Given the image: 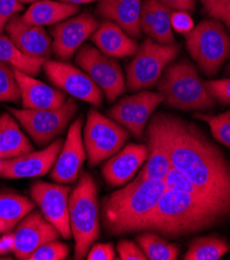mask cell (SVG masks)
<instances>
[{
    "label": "cell",
    "instance_id": "1",
    "mask_svg": "<svg viewBox=\"0 0 230 260\" xmlns=\"http://www.w3.org/2000/svg\"><path fill=\"white\" fill-rule=\"evenodd\" d=\"M169 149L171 164L193 183L230 205V165L193 123L170 114L153 116Z\"/></svg>",
    "mask_w": 230,
    "mask_h": 260
},
{
    "label": "cell",
    "instance_id": "2",
    "mask_svg": "<svg viewBox=\"0 0 230 260\" xmlns=\"http://www.w3.org/2000/svg\"><path fill=\"white\" fill-rule=\"evenodd\" d=\"M228 215L230 210L225 206L166 190L157 206L137 226L135 232L155 231L175 239L209 229Z\"/></svg>",
    "mask_w": 230,
    "mask_h": 260
},
{
    "label": "cell",
    "instance_id": "3",
    "mask_svg": "<svg viewBox=\"0 0 230 260\" xmlns=\"http://www.w3.org/2000/svg\"><path fill=\"white\" fill-rule=\"evenodd\" d=\"M165 191L164 179H142L137 175L132 183L104 199L102 214L106 229L116 236L135 232Z\"/></svg>",
    "mask_w": 230,
    "mask_h": 260
},
{
    "label": "cell",
    "instance_id": "4",
    "mask_svg": "<svg viewBox=\"0 0 230 260\" xmlns=\"http://www.w3.org/2000/svg\"><path fill=\"white\" fill-rule=\"evenodd\" d=\"M158 90L167 105L180 110H207L216 105L206 82L186 59L167 66L158 82Z\"/></svg>",
    "mask_w": 230,
    "mask_h": 260
},
{
    "label": "cell",
    "instance_id": "5",
    "mask_svg": "<svg viewBox=\"0 0 230 260\" xmlns=\"http://www.w3.org/2000/svg\"><path fill=\"white\" fill-rule=\"evenodd\" d=\"M69 215L75 240V259H83L100 237L97 189L94 179L87 172L81 174L70 195Z\"/></svg>",
    "mask_w": 230,
    "mask_h": 260
},
{
    "label": "cell",
    "instance_id": "6",
    "mask_svg": "<svg viewBox=\"0 0 230 260\" xmlns=\"http://www.w3.org/2000/svg\"><path fill=\"white\" fill-rule=\"evenodd\" d=\"M189 54L204 74L214 76L230 56V36L218 20H204L185 35Z\"/></svg>",
    "mask_w": 230,
    "mask_h": 260
},
{
    "label": "cell",
    "instance_id": "7",
    "mask_svg": "<svg viewBox=\"0 0 230 260\" xmlns=\"http://www.w3.org/2000/svg\"><path fill=\"white\" fill-rule=\"evenodd\" d=\"M178 44L163 45L146 40L138 47L134 58L126 69V85L137 91L151 88L161 79L163 72L180 53Z\"/></svg>",
    "mask_w": 230,
    "mask_h": 260
},
{
    "label": "cell",
    "instance_id": "8",
    "mask_svg": "<svg viewBox=\"0 0 230 260\" xmlns=\"http://www.w3.org/2000/svg\"><path fill=\"white\" fill-rule=\"evenodd\" d=\"M83 136L90 167L98 165L118 152L130 137L124 126L95 109L88 111Z\"/></svg>",
    "mask_w": 230,
    "mask_h": 260
},
{
    "label": "cell",
    "instance_id": "9",
    "mask_svg": "<svg viewBox=\"0 0 230 260\" xmlns=\"http://www.w3.org/2000/svg\"><path fill=\"white\" fill-rule=\"evenodd\" d=\"M77 109L78 106L76 102L73 98H70L57 108L41 110L10 108V112L37 145L48 146L64 131L75 116Z\"/></svg>",
    "mask_w": 230,
    "mask_h": 260
},
{
    "label": "cell",
    "instance_id": "10",
    "mask_svg": "<svg viewBox=\"0 0 230 260\" xmlns=\"http://www.w3.org/2000/svg\"><path fill=\"white\" fill-rule=\"evenodd\" d=\"M76 63L105 92L108 102H115L124 92L125 83L120 66L97 48L90 45L81 47L77 52Z\"/></svg>",
    "mask_w": 230,
    "mask_h": 260
},
{
    "label": "cell",
    "instance_id": "11",
    "mask_svg": "<svg viewBox=\"0 0 230 260\" xmlns=\"http://www.w3.org/2000/svg\"><path fill=\"white\" fill-rule=\"evenodd\" d=\"M43 68L48 79L64 92L95 107L103 106L102 89L85 72L67 62L54 60H46Z\"/></svg>",
    "mask_w": 230,
    "mask_h": 260
},
{
    "label": "cell",
    "instance_id": "12",
    "mask_svg": "<svg viewBox=\"0 0 230 260\" xmlns=\"http://www.w3.org/2000/svg\"><path fill=\"white\" fill-rule=\"evenodd\" d=\"M70 192V187L58 183L36 181L30 187L32 201L40 207L46 220L52 224L65 240L72 238L69 215Z\"/></svg>",
    "mask_w": 230,
    "mask_h": 260
},
{
    "label": "cell",
    "instance_id": "13",
    "mask_svg": "<svg viewBox=\"0 0 230 260\" xmlns=\"http://www.w3.org/2000/svg\"><path fill=\"white\" fill-rule=\"evenodd\" d=\"M97 27L96 19L87 13L56 24L51 31L53 37L52 50L55 55L61 60L71 59Z\"/></svg>",
    "mask_w": 230,
    "mask_h": 260
},
{
    "label": "cell",
    "instance_id": "14",
    "mask_svg": "<svg viewBox=\"0 0 230 260\" xmlns=\"http://www.w3.org/2000/svg\"><path fill=\"white\" fill-rule=\"evenodd\" d=\"M62 145V139H57L42 150L30 151L12 159L0 160V177L20 179L45 175L53 167Z\"/></svg>",
    "mask_w": 230,
    "mask_h": 260
},
{
    "label": "cell",
    "instance_id": "15",
    "mask_svg": "<svg viewBox=\"0 0 230 260\" xmlns=\"http://www.w3.org/2000/svg\"><path fill=\"white\" fill-rule=\"evenodd\" d=\"M82 117L77 118L70 126L65 142L51 171V178L58 184L75 183L86 159L82 141Z\"/></svg>",
    "mask_w": 230,
    "mask_h": 260
},
{
    "label": "cell",
    "instance_id": "16",
    "mask_svg": "<svg viewBox=\"0 0 230 260\" xmlns=\"http://www.w3.org/2000/svg\"><path fill=\"white\" fill-rule=\"evenodd\" d=\"M14 236L15 256L20 260H28L39 247L58 240L60 233L41 212L32 211L16 226Z\"/></svg>",
    "mask_w": 230,
    "mask_h": 260
},
{
    "label": "cell",
    "instance_id": "17",
    "mask_svg": "<svg viewBox=\"0 0 230 260\" xmlns=\"http://www.w3.org/2000/svg\"><path fill=\"white\" fill-rule=\"evenodd\" d=\"M8 37L25 54L46 58L52 52V40L43 26L30 25L15 15L7 24Z\"/></svg>",
    "mask_w": 230,
    "mask_h": 260
},
{
    "label": "cell",
    "instance_id": "18",
    "mask_svg": "<svg viewBox=\"0 0 230 260\" xmlns=\"http://www.w3.org/2000/svg\"><path fill=\"white\" fill-rule=\"evenodd\" d=\"M20 88L24 109L41 110L60 107L67 101V95L50 85L37 80L30 75L14 69Z\"/></svg>",
    "mask_w": 230,
    "mask_h": 260
},
{
    "label": "cell",
    "instance_id": "19",
    "mask_svg": "<svg viewBox=\"0 0 230 260\" xmlns=\"http://www.w3.org/2000/svg\"><path fill=\"white\" fill-rule=\"evenodd\" d=\"M147 159V146L144 144H127L112 157L102 169L105 180L110 186L125 185Z\"/></svg>",
    "mask_w": 230,
    "mask_h": 260
},
{
    "label": "cell",
    "instance_id": "20",
    "mask_svg": "<svg viewBox=\"0 0 230 260\" xmlns=\"http://www.w3.org/2000/svg\"><path fill=\"white\" fill-rule=\"evenodd\" d=\"M147 159L139 173L142 179H164L171 167L170 153L161 128L151 118L146 128Z\"/></svg>",
    "mask_w": 230,
    "mask_h": 260
},
{
    "label": "cell",
    "instance_id": "21",
    "mask_svg": "<svg viewBox=\"0 0 230 260\" xmlns=\"http://www.w3.org/2000/svg\"><path fill=\"white\" fill-rule=\"evenodd\" d=\"M141 0H97L96 11L102 16L117 24L131 38L141 36Z\"/></svg>",
    "mask_w": 230,
    "mask_h": 260
},
{
    "label": "cell",
    "instance_id": "22",
    "mask_svg": "<svg viewBox=\"0 0 230 260\" xmlns=\"http://www.w3.org/2000/svg\"><path fill=\"white\" fill-rule=\"evenodd\" d=\"M91 41L102 53L112 58L131 56L138 50L137 43L117 24L108 20L98 25Z\"/></svg>",
    "mask_w": 230,
    "mask_h": 260
},
{
    "label": "cell",
    "instance_id": "23",
    "mask_svg": "<svg viewBox=\"0 0 230 260\" xmlns=\"http://www.w3.org/2000/svg\"><path fill=\"white\" fill-rule=\"evenodd\" d=\"M30 151H34V146L21 131L14 115L0 114V160L16 158Z\"/></svg>",
    "mask_w": 230,
    "mask_h": 260
},
{
    "label": "cell",
    "instance_id": "24",
    "mask_svg": "<svg viewBox=\"0 0 230 260\" xmlns=\"http://www.w3.org/2000/svg\"><path fill=\"white\" fill-rule=\"evenodd\" d=\"M79 11V6L64 4L54 0H39L32 4L29 9L22 16V19L37 26L56 25Z\"/></svg>",
    "mask_w": 230,
    "mask_h": 260
},
{
    "label": "cell",
    "instance_id": "25",
    "mask_svg": "<svg viewBox=\"0 0 230 260\" xmlns=\"http://www.w3.org/2000/svg\"><path fill=\"white\" fill-rule=\"evenodd\" d=\"M36 207V203L16 192L0 190V235L11 232Z\"/></svg>",
    "mask_w": 230,
    "mask_h": 260
},
{
    "label": "cell",
    "instance_id": "26",
    "mask_svg": "<svg viewBox=\"0 0 230 260\" xmlns=\"http://www.w3.org/2000/svg\"><path fill=\"white\" fill-rule=\"evenodd\" d=\"M47 59L25 54L7 37L0 35V61L30 76L40 74Z\"/></svg>",
    "mask_w": 230,
    "mask_h": 260
},
{
    "label": "cell",
    "instance_id": "27",
    "mask_svg": "<svg viewBox=\"0 0 230 260\" xmlns=\"http://www.w3.org/2000/svg\"><path fill=\"white\" fill-rule=\"evenodd\" d=\"M164 183H165L167 191L188 194V195H191V196L201 199V200H206L211 203L225 206V207H227V209L230 210L229 204L220 200L219 198H217L210 192L198 187L185 173H183L182 171L175 168L172 164L164 178Z\"/></svg>",
    "mask_w": 230,
    "mask_h": 260
},
{
    "label": "cell",
    "instance_id": "28",
    "mask_svg": "<svg viewBox=\"0 0 230 260\" xmlns=\"http://www.w3.org/2000/svg\"><path fill=\"white\" fill-rule=\"evenodd\" d=\"M230 249V245L218 237L195 239L189 245L185 260H218Z\"/></svg>",
    "mask_w": 230,
    "mask_h": 260
},
{
    "label": "cell",
    "instance_id": "29",
    "mask_svg": "<svg viewBox=\"0 0 230 260\" xmlns=\"http://www.w3.org/2000/svg\"><path fill=\"white\" fill-rule=\"evenodd\" d=\"M137 242L149 260H175L180 254L175 245L166 242L153 231H145L138 236Z\"/></svg>",
    "mask_w": 230,
    "mask_h": 260
},
{
    "label": "cell",
    "instance_id": "30",
    "mask_svg": "<svg viewBox=\"0 0 230 260\" xmlns=\"http://www.w3.org/2000/svg\"><path fill=\"white\" fill-rule=\"evenodd\" d=\"M171 9L157 0H152V22L149 37L159 44L171 45L175 42L171 26Z\"/></svg>",
    "mask_w": 230,
    "mask_h": 260
},
{
    "label": "cell",
    "instance_id": "31",
    "mask_svg": "<svg viewBox=\"0 0 230 260\" xmlns=\"http://www.w3.org/2000/svg\"><path fill=\"white\" fill-rule=\"evenodd\" d=\"M139 93L140 99L136 108L133 124L130 128V132L137 139L143 136L148 118L153 113V111L157 109L160 104L164 102V98L160 92L143 90Z\"/></svg>",
    "mask_w": 230,
    "mask_h": 260
},
{
    "label": "cell",
    "instance_id": "32",
    "mask_svg": "<svg viewBox=\"0 0 230 260\" xmlns=\"http://www.w3.org/2000/svg\"><path fill=\"white\" fill-rule=\"evenodd\" d=\"M140 99V93L122 98L116 105H114L108 112V115L117 123L123 125L130 131L133 124L136 108Z\"/></svg>",
    "mask_w": 230,
    "mask_h": 260
},
{
    "label": "cell",
    "instance_id": "33",
    "mask_svg": "<svg viewBox=\"0 0 230 260\" xmlns=\"http://www.w3.org/2000/svg\"><path fill=\"white\" fill-rule=\"evenodd\" d=\"M20 100L21 93L14 69L0 61V103H18Z\"/></svg>",
    "mask_w": 230,
    "mask_h": 260
},
{
    "label": "cell",
    "instance_id": "34",
    "mask_svg": "<svg viewBox=\"0 0 230 260\" xmlns=\"http://www.w3.org/2000/svg\"><path fill=\"white\" fill-rule=\"evenodd\" d=\"M196 118L206 121L210 127L214 138L230 148V110L219 115H208L196 113Z\"/></svg>",
    "mask_w": 230,
    "mask_h": 260
},
{
    "label": "cell",
    "instance_id": "35",
    "mask_svg": "<svg viewBox=\"0 0 230 260\" xmlns=\"http://www.w3.org/2000/svg\"><path fill=\"white\" fill-rule=\"evenodd\" d=\"M70 253L69 247L58 240L48 242L39 247L28 260H63Z\"/></svg>",
    "mask_w": 230,
    "mask_h": 260
},
{
    "label": "cell",
    "instance_id": "36",
    "mask_svg": "<svg viewBox=\"0 0 230 260\" xmlns=\"http://www.w3.org/2000/svg\"><path fill=\"white\" fill-rule=\"evenodd\" d=\"M204 9L212 18L224 23L230 29V0H207Z\"/></svg>",
    "mask_w": 230,
    "mask_h": 260
},
{
    "label": "cell",
    "instance_id": "37",
    "mask_svg": "<svg viewBox=\"0 0 230 260\" xmlns=\"http://www.w3.org/2000/svg\"><path fill=\"white\" fill-rule=\"evenodd\" d=\"M206 85L216 101L223 105H230V78L229 79L213 80L206 82Z\"/></svg>",
    "mask_w": 230,
    "mask_h": 260
},
{
    "label": "cell",
    "instance_id": "38",
    "mask_svg": "<svg viewBox=\"0 0 230 260\" xmlns=\"http://www.w3.org/2000/svg\"><path fill=\"white\" fill-rule=\"evenodd\" d=\"M23 10L19 0H0V35L6 29L8 22Z\"/></svg>",
    "mask_w": 230,
    "mask_h": 260
},
{
    "label": "cell",
    "instance_id": "39",
    "mask_svg": "<svg viewBox=\"0 0 230 260\" xmlns=\"http://www.w3.org/2000/svg\"><path fill=\"white\" fill-rule=\"evenodd\" d=\"M117 252L121 260H146L147 257L135 243L123 240L117 245Z\"/></svg>",
    "mask_w": 230,
    "mask_h": 260
},
{
    "label": "cell",
    "instance_id": "40",
    "mask_svg": "<svg viewBox=\"0 0 230 260\" xmlns=\"http://www.w3.org/2000/svg\"><path fill=\"white\" fill-rule=\"evenodd\" d=\"M171 26L175 31L186 35L194 28V22L189 13L174 11L171 14Z\"/></svg>",
    "mask_w": 230,
    "mask_h": 260
},
{
    "label": "cell",
    "instance_id": "41",
    "mask_svg": "<svg viewBox=\"0 0 230 260\" xmlns=\"http://www.w3.org/2000/svg\"><path fill=\"white\" fill-rule=\"evenodd\" d=\"M88 260H113L115 251L111 244H96L86 255Z\"/></svg>",
    "mask_w": 230,
    "mask_h": 260
},
{
    "label": "cell",
    "instance_id": "42",
    "mask_svg": "<svg viewBox=\"0 0 230 260\" xmlns=\"http://www.w3.org/2000/svg\"><path fill=\"white\" fill-rule=\"evenodd\" d=\"M152 22V0H144L140 12V27L143 32L150 35Z\"/></svg>",
    "mask_w": 230,
    "mask_h": 260
},
{
    "label": "cell",
    "instance_id": "43",
    "mask_svg": "<svg viewBox=\"0 0 230 260\" xmlns=\"http://www.w3.org/2000/svg\"><path fill=\"white\" fill-rule=\"evenodd\" d=\"M157 2L174 11L190 13L195 9V0H157Z\"/></svg>",
    "mask_w": 230,
    "mask_h": 260
},
{
    "label": "cell",
    "instance_id": "44",
    "mask_svg": "<svg viewBox=\"0 0 230 260\" xmlns=\"http://www.w3.org/2000/svg\"><path fill=\"white\" fill-rule=\"evenodd\" d=\"M15 250V236L14 232H8L0 238V256L14 253Z\"/></svg>",
    "mask_w": 230,
    "mask_h": 260
},
{
    "label": "cell",
    "instance_id": "45",
    "mask_svg": "<svg viewBox=\"0 0 230 260\" xmlns=\"http://www.w3.org/2000/svg\"><path fill=\"white\" fill-rule=\"evenodd\" d=\"M61 3L69 4V5H74V6H79V5H84V4H89L93 3L95 0H59Z\"/></svg>",
    "mask_w": 230,
    "mask_h": 260
},
{
    "label": "cell",
    "instance_id": "46",
    "mask_svg": "<svg viewBox=\"0 0 230 260\" xmlns=\"http://www.w3.org/2000/svg\"><path fill=\"white\" fill-rule=\"evenodd\" d=\"M19 2L22 4V5H32L37 2H39V0H19Z\"/></svg>",
    "mask_w": 230,
    "mask_h": 260
},
{
    "label": "cell",
    "instance_id": "47",
    "mask_svg": "<svg viewBox=\"0 0 230 260\" xmlns=\"http://www.w3.org/2000/svg\"><path fill=\"white\" fill-rule=\"evenodd\" d=\"M199 2L203 5L204 8H206V6H207V0H199Z\"/></svg>",
    "mask_w": 230,
    "mask_h": 260
},
{
    "label": "cell",
    "instance_id": "48",
    "mask_svg": "<svg viewBox=\"0 0 230 260\" xmlns=\"http://www.w3.org/2000/svg\"><path fill=\"white\" fill-rule=\"evenodd\" d=\"M227 71L230 73V62H229V64H228V67H227Z\"/></svg>",
    "mask_w": 230,
    "mask_h": 260
}]
</instances>
